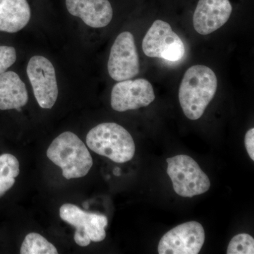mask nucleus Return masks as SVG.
<instances>
[{"label":"nucleus","mask_w":254,"mask_h":254,"mask_svg":"<svg viewBox=\"0 0 254 254\" xmlns=\"http://www.w3.org/2000/svg\"><path fill=\"white\" fill-rule=\"evenodd\" d=\"M31 15L30 0H0V31H21L29 23Z\"/></svg>","instance_id":"ddd939ff"},{"label":"nucleus","mask_w":254,"mask_h":254,"mask_svg":"<svg viewBox=\"0 0 254 254\" xmlns=\"http://www.w3.org/2000/svg\"><path fill=\"white\" fill-rule=\"evenodd\" d=\"M227 254H254V240L248 234H239L232 239L227 250Z\"/></svg>","instance_id":"f3484780"},{"label":"nucleus","mask_w":254,"mask_h":254,"mask_svg":"<svg viewBox=\"0 0 254 254\" xmlns=\"http://www.w3.org/2000/svg\"><path fill=\"white\" fill-rule=\"evenodd\" d=\"M232 12L229 0H199L193 14V27L200 35L210 34L227 22Z\"/></svg>","instance_id":"9b49d317"},{"label":"nucleus","mask_w":254,"mask_h":254,"mask_svg":"<svg viewBox=\"0 0 254 254\" xmlns=\"http://www.w3.org/2000/svg\"><path fill=\"white\" fill-rule=\"evenodd\" d=\"M205 242V231L201 224L185 222L174 227L163 235L158 245L160 254H197Z\"/></svg>","instance_id":"1a4fd4ad"},{"label":"nucleus","mask_w":254,"mask_h":254,"mask_svg":"<svg viewBox=\"0 0 254 254\" xmlns=\"http://www.w3.org/2000/svg\"><path fill=\"white\" fill-rule=\"evenodd\" d=\"M65 6L71 16L81 18L91 28H104L113 19V8L109 0H65Z\"/></svg>","instance_id":"f8f14e48"},{"label":"nucleus","mask_w":254,"mask_h":254,"mask_svg":"<svg viewBox=\"0 0 254 254\" xmlns=\"http://www.w3.org/2000/svg\"><path fill=\"white\" fill-rule=\"evenodd\" d=\"M110 77L116 81L131 79L139 73V60L134 38L130 32L120 33L114 42L108 63Z\"/></svg>","instance_id":"6e6552de"},{"label":"nucleus","mask_w":254,"mask_h":254,"mask_svg":"<svg viewBox=\"0 0 254 254\" xmlns=\"http://www.w3.org/2000/svg\"><path fill=\"white\" fill-rule=\"evenodd\" d=\"M114 175H117V176H120V168H116L114 170Z\"/></svg>","instance_id":"aec40b11"},{"label":"nucleus","mask_w":254,"mask_h":254,"mask_svg":"<svg viewBox=\"0 0 254 254\" xmlns=\"http://www.w3.org/2000/svg\"><path fill=\"white\" fill-rule=\"evenodd\" d=\"M16 52L11 46H0V74L7 71L16 61Z\"/></svg>","instance_id":"a211bd4d"},{"label":"nucleus","mask_w":254,"mask_h":254,"mask_svg":"<svg viewBox=\"0 0 254 254\" xmlns=\"http://www.w3.org/2000/svg\"><path fill=\"white\" fill-rule=\"evenodd\" d=\"M218 88V79L211 68L194 65L184 75L179 100L184 113L190 120L201 118Z\"/></svg>","instance_id":"f257e3e1"},{"label":"nucleus","mask_w":254,"mask_h":254,"mask_svg":"<svg viewBox=\"0 0 254 254\" xmlns=\"http://www.w3.org/2000/svg\"><path fill=\"white\" fill-rule=\"evenodd\" d=\"M35 98L43 109H51L58 97L56 73L53 63L45 57L31 58L26 68Z\"/></svg>","instance_id":"0eeeda50"},{"label":"nucleus","mask_w":254,"mask_h":254,"mask_svg":"<svg viewBox=\"0 0 254 254\" xmlns=\"http://www.w3.org/2000/svg\"><path fill=\"white\" fill-rule=\"evenodd\" d=\"M142 48L149 58L172 62L182 60L185 54V47L181 38L168 23L162 20L155 21L147 31Z\"/></svg>","instance_id":"423d86ee"},{"label":"nucleus","mask_w":254,"mask_h":254,"mask_svg":"<svg viewBox=\"0 0 254 254\" xmlns=\"http://www.w3.org/2000/svg\"><path fill=\"white\" fill-rule=\"evenodd\" d=\"M26 85L12 71L0 74V110H19L27 104Z\"/></svg>","instance_id":"4468645a"},{"label":"nucleus","mask_w":254,"mask_h":254,"mask_svg":"<svg viewBox=\"0 0 254 254\" xmlns=\"http://www.w3.org/2000/svg\"><path fill=\"white\" fill-rule=\"evenodd\" d=\"M47 156L62 169L66 180L86 176L93 166V159L86 145L71 131L64 132L52 142Z\"/></svg>","instance_id":"f03ea898"},{"label":"nucleus","mask_w":254,"mask_h":254,"mask_svg":"<svg viewBox=\"0 0 254 254\" xmlns=\"http://www.w3.org/2000/svg\"><path fill=\"white\" fill-rule=\"evenodd\" d=\"M167 173L173 182V189L182 197H193L208 191L210 182L198 164L187 155L167 159Z\"/></svg>","instance_id":"20e7f679"},{"label":"nucleus","mask_w":254,"mask_h":254,"mask_svg":"<svg viewBox=\"0 0 254 254\" xmlns=\"http://www.w3.org/2000/svg\"><path fill=\"white\" fill-rule=\"evenodd\" d=\"M245 146L247 153L252 160H254V128H251L246 133Z\"/></svg>","instance_id":"6ab92c4d"},{"label":"nucleus","mask_w":254,"mask_h":254,"mask_svg":"<svg viewBox=\"0 0 254 254\" xmlns=\"http://www.w3.org/2000/svg\"><path fill=\"white\" fill-rule=\"evenodd\" d=\"M21 254H57L58 250L53 244L38 233L28 234L21 245Z\"/></svg>","instance_id":"dca6fc26"},{"label":"nucleus","mask_w":254,"mask_h":254,"mask_svg":"<svg viewBox=\"0 0 254 254\" xmlns=\"http://www.w3.org/2000/svg\"><path fill=\"white\" fill-rule=\"evenodd\" d=\"M60 216L76 229L73 239L78 246L87 247L91 242H102L106 237L108 220L104 215L88 213L77 205L65 203L60 209Z\"/></svg>","instance_id":"39448f33"},{"label":"nucleus","mask_w":254,"mask_h":254,"mask_svg":"<svg viewBox=\"0 0 254 254\" xmlns=\"http://www.w3.org/2000/svg\"><path fill=\"white\" fill-rule=\"evenodd\" d=\"M86 144L97 154L117 163L131 160L136 150L131 135L123 127L113 123L93 127L87 134Z\"/></svg>","instance_id":"7ed1b4c3"},{"label":"nucleus","mask_w":254,"mask_h":254,"mask_svg":"<svg viewBox=\"0 0 254 254\" xmlns=\"http://www.w3.org/2000/svg\"><path fill=\"white\" fill-rule=\"evenodd\" d=\"M155 95L151 83L144 78L118 81L111 93V107L117 112L139 109L154 101Z\"/></svg>","instance_id":"9d476101"},{"label":"nucleus","mask_w":254,"mask_h":254,"mask_svg":"<svg viewBox=\"0 0 254 254\" xmlns=\"http://www.w3.org/2000/svg\"><path fill=\"white\" fill-rule=\"evenodd\" d=\"M19 173V162L14 155H0V198L14 186Z\"/></svg>","instance_id":"2eb2a0df"}]
</instances>
